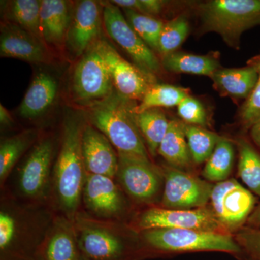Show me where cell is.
<instances>
[{"instance_id":"6da1fadb","label":"cell","mask_w":260,"mask_h":260,"mask_svg":"<svg viewBox=\"0 0 260 260\" xmlns=\"http://www.w3.org/2000/svg\"><path fill=\"white\" fill-rule=\"evenodd\" d=\"M55 214L50 205L23 201L9 191L2 194L0 260H35Z\"/></svg>"},{"instance_id":"7a4b0ae2","label":"cell","mask_w":260,"mask_h":260,"mask_svg":"<svg viewBox=\"0 0 260 260\" xmlns=\"http://www.w3.org/2000/svg\"><path fill=\"white\" fill-rule=\"evenodd\" d=\"M86 121L80 116L65 118L61 145L53 169L51 206L74 220L80 210L87 172L82 155V134Z\"/></svg>"},{"instance_id":"3957f363","label":"cell","mask_w":260,"mask_h":260,"mask_svg":"<svg viewBox=\"0 0 260 260\" xmlns=\"http://www.w3.org/2000/svg\"><path fill=\"white\" fill-rule=\"evenodd\" d=\"M73 223L84 259H140V234L131 225L93 218L81 210Z\"/></svg>"},{"instance_id":"277c9868","label":"cell","mask_w":260,"mask_h":260,"mask_svg":"<svg viewBox=\"0 0 260 260\" xmlns=\"http://www.w3.org/2000/svg\"><path fill=\"white\" fill-rule=\"evenodd\" d=\"M140 259L167 254L218 251L244 256L232 234L195 229H157L139 233Z\"/></svg>"},{"instance_id":"5b68a950","label":"cell","mask_w":260,"mask_h":260,"mask_svg":"<svg viewBox=\"0 0 260 260\" xmlns=\"http://www.w3.org/2000/svg\"><path fill=\"white\" fill-rule=\"evenodd\" d=\"M136 105L115 90L106 100L86 108L87 121L107 137L118 153L150 158L135 121Z\"/></svg>"},{"instance_id":"8992f818","label":"cell","mask_w":260,"mask_h":260,"mask_svg":"<svg viewBox=\"0 0 260 260\" xmlns=\"http://www.w3.org/2000/svg\"><path fill=\"white\" fill-rule=\"evenodd\" d=\"M195 10L200 34L216 32L236 49L244 32L260 25V0H210L198 3Z\"/></svg>"},{"instance_id":"52a82bcc","label":"cell","mask_w":260,"mask_h":260,"mask_svg":"<svg viewBox=\"0 0 260 260\" xmlns=\"http://www.w3.org/2000/svg\"><path fill=\"white\" fill-rule=\"evenodd\" d=\"M55 139L51 135L39 136L17 169L15 198L28 203L50 205Z\"/></svg>"},{"instance_id":"ba28073f","label":"cell","mask_w":260,"mask_h":260,"mask_svg":"<svg viewBox=\"0 0 260 260\" xmlns=\"http://www.w3.org/2000/svg\"><path fill=\"white\" fill-rule=\"evenodd\" d=\"M97 42L80 58L70 83V91L75 102L85 108L102 102L115 91L112 76Z\"/></svg>"},{"instance_id":"9c48e42d","label":"cell","mask_w":260,"mask_h":260,"mask_svg":"<svg viewBox=\"0 0 260 260\" xmlns=\"http://www.w3.org/2000/svg\"><path fill=\"white\" fill-rule=\"evenodd\" d=\"M119 167L116 179L123 191L135 203L153 204L164 185L162 169L150 158L118 153Z\"/></svg>"},{"instance_id":"30bf717a","label":"cell","mask_w":260,"mask_h":260,"mask_svg":"<svg viewBox=\"0 0 260 260\" xmlns=\"http://www.w3.org/2000/svg\"><path fill=\"white\" fill-rule=\"evenodd\" d=\"M210 201L215 218L228 234L245 226L257 203L255 195L234 179L215 184Z\"/></svg>"},{"instance_id":"8fae6325","label":"cell","mask_w":260,"mask_h":260,"mask_svg":"<svg viewBox=\"0 0 260 260\" xmlns=\"http://www.w3.org/2000/svg\"><path fill=\"white\" fill-rule=\"evenodd\" d=\"M101 3L104 28L109 37L129 54L140 70L154 76L159 74L162 68L161 61L130 26L121 8L111 1Z\"/></svg>"},{"instance_id":"7c38bea8","label":"cell","mask_w":260,"mask_h":260,"mask_svg":"<svg viewBox=\"0 0 260 260\" xmlns=\"http://www.w3.org/2000/svg\"><path fill=\"white\" fill-rule=\"evenodd\" d=\"M138 233L157 229H195L224 232L211 208L191 210L168 209L150 207L140 212L131 225Z\"/></svg>"},{"instance_id":"4fadbf2b","label":"cell","mask_w":260,"mask_h":260,"mask_svg":"<svg viewBox=\"0 0 260 260\" xmlns=\"http://www.w3.org/2000/svg\"><path fill=\"white\" fill-rule=\"evenodd\" d=\"M164 178L160 206L168 209L203 208L210 201L213 184L170 166L162 167Z\"/></svg>"},{"instance_id":"5bb4252c","label":"cell","mask_w":260,"mask_h":260,"mask_svg":"<svg viewBox=\"0 0 260 260\" xmlns=\"http://www.w3.org/2000/svg\"><path fill=\"white\" fill-rule=\"evenodd\" d=\"M124 193L114 179L87 174L82 194L83 210L93 218L123 222L129 208Z\"/></svg>"},{"instance_id":"9a60e30c","label":"cell","mask_w":260,"mask_h":260,"mask_svg":"<svg viewBox=\"0 0 260 260\" xmlns=\"http://www.w3.org/2000/svg\"><path fill=\"white\" fill-rule=\"evenodd\" d=\"M97 44L116 91L130 101L140 102L148 89L157 83L155 76L126 61L104 39L98 41Z\"/></svg>"},{"instance_id":"2e32d148","label":"cell","mask_w":260,"mask_h":260,"mask_svg":"<svg viewBox=\"0 0 260 260\" xmlns=\"http://www.w3.org/2000/svg\"><path fill=\"white\" fill-rule=\"evenodd\" d=\"M104 27L101 2L83 0L75 4L64 49L70 56L80 59L98 41L102 39Z\"/></svg>"},{"instance_id":"e0dca14e","label":"cell","mask_w":260,"mask_h":260,"mask_svg":"<svg viewBox=\"0 0 260 260\" xmlns=\"http://www.w3.org/2000/svg\"><path fill=\"white\" fill-rule=\"evenodd\" d=\"M0 55L32 64H47L51 61L49 48L44 41L5 20L1 23Z\"/></svg>"},{"instance_id":"ac0fdd59","label":"cell","mask_w":260,"mask_h":260,"mask_svg":"<svg viewBox=\"0 0 260 260\" xmlns=\"http://www.w3.org/2000/svg\"><path fill=\"white\" fill-rule=\"evenodd\" d=\"M81 148L87 174L116 179L119 155L107 137L88 121L83 127Z\"/></svg>"},{"instance_id":"d6986e66","label":"cell","mask_w":260,"mask_h":260,"mask_svg":"<svg viewBox=\"0 0 260 260\" xmlns=\"http://www.w3.org/2000/svg\"><path fill=\"white\" fill-rule=\"evenodd\" d=\"M73 220L56 213L35 260H82Z\"/></svg>"},{"instance_id":"ffe728a7","label":"cell","mask_w":260,"mask_h":260,"mask_svg":"<svg viewBox=\"0 0 260 260\" xmlns=\"http://www.w3.org/2000/svg\"><path fill=\"white\" fill-rule=\"evenodd\" d=\"M58 89L59 83L54 75L37 72L19 107V115L29 120L45 115L55 104Z\"/></svg>"},{"instance_id":"44dd1931","label":"cell","mask_w":260,"mask_h":260,"mask_svg":"<svg viewBox=\"0 0 260 260\" xmlns=\"http://www.w3.org/2000/svg\"><path fill=\"white\" fill-rule=\"evenodd\" d=\"M73 5L64 0H42L41 30L48 47L64 49L65 40L73 17Z\"/></svg>"},{"instance_id":"7402d4cb","label":"cell","mask_w":260,"mask_h":260,"mask_svg":"<svg viewBox=\"0 0 260 260\" xmlns=\"http://www.w3.org/2000/svg\"><path fill=\"white\" fill-rule=\"evenodd\" d=\"M258 76L255 67L246 64L241 68H220L210 79L213 88L222 96L245 101L254 90Z\"/></svg>"},{"instance_id":"603a6c76","label":"cell","mask_w":260,"mask_h":260,"mask_svg":"<svg viewBox=\"0 0 260 260\" xmlns=\"http://www.w3.org/2000/svg\"><path fill=\"white\" fill-rule=\"evenodd\" d=\"M161 63L162 68L171 73L204 75L209 78L222 68L218 52L200 55L177 51L162 57Z\"/></svg>"},{"instance_id":"cb8c5ba5","label":"cell","mask_w":260,"mask_h":260,"mask_svg":"<svg viewBox=\"0 0 260 260\" xmlns=\"http://www.w3.org/2000/svg\"><path fill=\"white\" fill-rule=\"evenodd\" d=\"M158 154L165 159L170 167L182 171L191 167L193 160L181 121L177 119L170 120L167 134L159 146Z\"/></svg>"},{"instance_id":"d4e9b609","label":"cell","mask_w":260,"mask_h":260,"mask_svg":"<svg viewBox=\"0 0 260 260\" xmlns=\"http://www.w3.org/2000/svg\"><path fill=\"white\" fill-rule=\"evenodd\" d=\"M39 138L36 129H25L5 138L0 144V184L5 186L10 174L24 154L28 152Z\"/></svg>"},{"instance_id":"484cf974","label":"cell","mask_w":260,"mask_h":260,"mask_svg":"<svg viewBox=\"0 0 260 260\" xmlns=\"http://www.w3.org/2000/svg\"><path fill=\"white\" fill-rule=\"evenodd\" d=\"M42 3L40 0L7 2L3 10L4 20L18 25L43 40L41 30Z\"/></svg>"},{"instance_id":"4316f807","label":"cell","mask_w":260,"mask_h":260,"mask_svg":"<svg viewBox=\"0 0 260 260\" xmlns=\"http://www.w3.org/2000/svg\"><path fill=\"white\" fill-rule=\"evenodd\" d=\"M238 175L253 194L260 197V150L244 137L236 140Z\"/></svg>"},{"instance_id":"83f0119b","label":"cell","mask_w":260,"mask_h":260,"mask_svg":"<svg viewBox=\"0 0 260 260\" xmlns=\"http://www.w3.org/2000/svg\"><path fill=\"white\" fill-rule=\"evenodd\" d=\"M135 121L143 137L149 155L156 156L162 139L167 134L170 120L160 109H152L135 114Z\"/></svg>"},{"instance_id":"f1b7e54d","label":"cell","mask_w":260,"mask_h":260,"mask_svg":"<svg viewBox=\"0 0 260 260\" xmlns=\"http://www.w3.org/2000/svg\"><path fill=\"white\" fill-rule=\"evenodd\" d=\"M235 150L232 141L221 137L213 153L206 161L202 175L209 182H221L229 179L234 168Z\"/></svg>"},{"instance_id":"f546056e","label":"cell","mask_w":260,"mask_h":260,"mask_svg":"<svg viewBox=\"0 0 260 260\" xmlns=\"http://www.w3.org/2000/svg\"><path fill=\"white\" fill-rule=\"evenodd\" d=\"M189 95L187 89L169 84L155 83L148 89L139 104L135 107V114L152 109L178 107Z\"/></svg>"},{"instance_id":"4dcf8cb0","label":"cell","mask_w":260,"mask_h":260,"mask_svg":"<svg viewBox=\"0 0 260 260\" xmlns=\"http://www.w3.org/2000/svg\"><path fill=\"white\" fill-rule=\"evenodd\" d=\"M182 123L193 162L195 164L206 162L221 136L205 127Z\"/></svg>"},{"instance_id":"1f68e13d","label":"cell","mask_w":260,"mask_h":260,"mask_svg":"<svg viewBox=\"0 0 260 260\" xmlns=\"http://www.w3.org/2000/svg\"><path fill=\"white\" fill-rule=\"evenodd\" d=\"M130 26L153 51L158 53L159 39L164 22L155 17L141 14L131 10H123Z\"/></svg>"},{"instance_id":"d6a6232c","label":"cell","mask_w":260,"mask_h":260,"mask_svg":"<svg viewBox=\"0 0 260 260\" xmlns=\"http://www.w3.org/2000/svg\"><path fill=\"white\" fill-rule=\"evenodd\" d=\"M190 32L189 20L184 15H178L164 23L160 39L158 53L161 57L176 52L185 42Z\"/></svg>"},{"instance_id":"836d02e7","label":"cell","mask_w":260,"mask_h":260,"mask_svg":"<svg viewBox=\"0 0 260 260\" xmlns=\"http://www.w3.org/2000/svg\"><path fill=\"white\" fill-rule=\"evenodd\" d=\"M246 64L255 67L259 74L254 90L243 103L238 113V118L243 129L249 131L251 126L260 121V54L253 56Z\"/></svg>"},{"instance_id":"e575fe53","label":"cell","mask_w":260,"mask_h":260,"mask_svg":"<svg viewBox=\"0 0 260 260\" xmlns=\"http://www.w3.org/2000/svg\"><path fill=\"white\" fill-rule=\"evenodd\" d=\"M178 114L183 122L190 125L205 127L208 124L204 106L195 98L188 95L177 107Z\"/></svg>"},{"instance_id":"d590c367","label":"cell","mask_w":260,"mask_h":260,"mask_svg":"<svg viewBox=\"0 0 260 260\" xmlns=\"http://www.w3.org/2000/svg\"><path fill=\"white\" fill-rule=\"evenodd\" d=\"M245 259L260 260V229L243 227L234 237Z\"/></svg>"},{"instance_id":"8d00e7d4","label":"cell","mask_w":260,"mask_h":260,"mask_svg":"<svg viewBox=\"0 0 260 260\" xmlns=\"http://www.w3.org/2000/svg\"><path fill=\"white\" fill-rule=\"evenodd\" d=\"M111 2L121 9L134 10L152 17L160 14L167 3L161 0H114Z\"/></svg>"},{"instance_id":"74e56055","label":"cell","mask_w":260,"mask_h":260,"mask_svg":"<svg viewBox=\"0 0 260 260\" xmlns=\"http://www.w3.org/2000/svg\"><path fill=\"white\" fill-rule=\"evenodd\" d=\"M14 120L10 113L3 105H0V124L4 127H10L13 125Z\"/></svg>"},{"instance_id":"f35d334b","label":"cell","mask_w":260,"mask_h":260,"mask_svg":"<svg viewBox=\"0 0 260 260\" xmlns=\"http://www.w3.org/2000/svg\"><path fill=\"white\" fill-rule=\"evenodd\" d=\"M245 226L260 229V202L248 219Z\"/></svg>"},{"instance_id":"ab89813d","label":"cell","mask_w":260,"mask_h":260,"mask_svg":"<svg viewBox=\"0 0 260 260\" xmlns=\"http://www.w3.org/2000/svg\"><path fill=\"white\" fill-rule=\"evenodd\" d=\"M249 131L251 141L260 150V121L251 126Z\"/></svg>"},{"instance_id":"60d3db41","label":"cell","mask_w":260,"mask_h":260,"mask_svg":"<svg viewBox=\"0 0 260 260\" xmlns=\"http://www.w3.org/2000/svg\"><path fill=\"white\" fill-rule=\"evenodd\" d=\"M82 260H86V259H84V258H83V259H82Z\"/></svg>"},{"instance_id":"b9f144b4","label":"cell","mask_w":260,"mask_h":260,"mask_svg":"<svg viewBox=\"0 0 260 260\" xmlns=\"http://www.w3.org/2000/svg\"><path fill=\"white\" fill-rule=\"evenodd\" d=\"M246 260H253V259H246Z\"/></svg>"}]
</instances>
